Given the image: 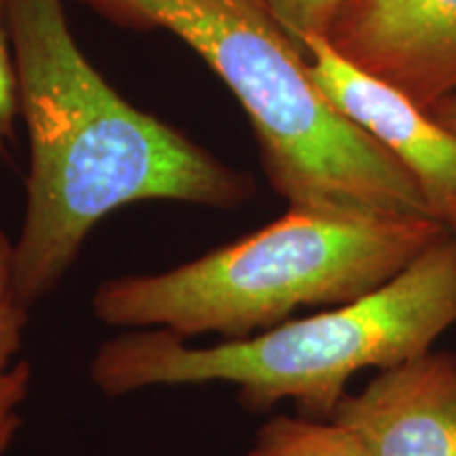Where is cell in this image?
I'll return each mask as SVG.
<instances>
[{"mask_svg":"<svg viewBox=\"0 0 456 456\" xmlns=\"http://www.w3.org/2000/svg\"><path fill=\"white\" fill-rule=\"evenodd\" d=\"M7 20L30 144L13 241L15 281L28 306L53 292L91 231L125 205L232 209L254 197L252 175L110 87L74 41L64 0H7Z\"/></svg>","mask_w":456,"mask_h":456,"instance_id":"obj_1","label":"cell"},{"mask_svg":"<svg viewBox=\"0 0 456 456\" xmlns=\"http://www.w3.org/2000/svg\"><path fill=\"white\" fill-rule=\"evenodd\" d=\"M454 323L456 235L448 232L374 292L249 338L195 346L165 330H127L95 349L89 379L108 397L222 383L249 412L289 399L300 416L328 420L353 376L423 355Z\"/></svg>","mask_w":456,"mask_h":456,"instance_id":"obj_2","label":"cell"},{"mask_svg":"<svg viewBox=\"0 0 456 456\" xmlns=\"http://www.w3.org/2000/svg\"><path fill=\"white\" fill-rule=\"evenodd\" d=\"M83 3L127 26L167 30L195 51L248 114L266 178L288 208L433 218L412 175L323 94L260 0Z\"/></svg>","mask_w":456,"mask_h":456,"instance_id":"obj_3","label":"cell"},{"mask_svg":"<svg viewBox=\"0 0 456 456\" xmlns=\"http://www.w3.org/2000/svg\"><path fill=\"white\" fill-rule=\"evenodd\" d=\"M446 235L433 218L288 208L271 224L174 269L108 279L91 311L110 328L241 340L298 309H330L374 292Z\"/></svg>","mask_w":456,"mask_h":456,"instance_id":"obj_4","label":"cell"},{"mask_svg":"<svg viewBox=\"0 0 456 456\" xmlns=\"http://www.w3.org/2000/svg\"><path fill=\"white\" fill-rule=\"evenodd\" d=\"M311 77L353 123L412 175L433 218L456 235V134L406 94L351 64L326 37L300 45Z\"/></svg>","mask_w":456,"mask_h":456,"instance_id":"obj_5","label":"cell"},{"mask_svg":"<svg viewBox=\"0 0 456 456\" xmlns=\"http://www.w3.org/2000/svg\"><path fill=\"white\" fill-rule=\"evenodd\" d=\"M326 38L423 110L456 95V0H346Z\"/></svg>","mask_w":456,"mask_h":456,"instance_id":"obj_6","label":"cell"},{"mask_svg":"<svg viewBox=\"0 0 456 456\" xmlns=\"http://www.w3.org/2000/svg\"><path fill=\"white\" fill-rule=\"evenodd\" d=\"M330 419L357 433L374 456H456V355L427 351L379 370Z\"/></svg>","mask_w":456,"mask_h":456,"instance_id":"obj_7","label":"cell"},{"mask_svg":"<svg viewBox=\"0 0 456 456\" xmlns=\"http://www.w3.org/2000/svg\"><path fill=\"white\" fill-rule=\"evenodd\" d=\"M28 313L30 306L15 281L13 241L0 228V456L24 427V403L32 389V363L24 357Z\"/></svg>","mask_w":456,"mask_h":456,"instance_id":"obj_8","label":"cell"},{"mask_svg":"<svg viewBox=\"0 0 456 456\" xmlns=\"http://www.w3.org/2000/svg\"><path fill=\"white\" fill-rule=\"evenodd\" d=\"M241 456H374L366 442L336 420L277 414L256 431Z\"/></svg>","mask_w":456,"mask_h":456,"instance_id":"obj_9","label":"cell"},{"mask_svg":"<svg viewBox=\"0 0 456 456\" xmlns=\"http://www.w3.org/2000/svg\"><path fill=\"white\" fill-rule=\"evenodd\" d=\"M279 28L300 45L309 37H328L346 0H260Z\"/></svg>","mask_w":456,"mask_h":456,"instance_id":"obj_10","label":"cell"},{"mask_svg":"<svg viewBox=\"0 0 456 456\" xmlns=\"http://www.w3.org/2000/svg\"><path fill=\"white\" fill-rule=\"evenodd\" d=\"M21 117L20 74L13 41H11L7 0H0V157L7 152L9 142L15 135V123Z\"/></svg>","mask_w":456,"mask_h":456,"instance_id":"obj_11","label":"cell"},{"mask_svg":"<svg viewBox=\"0 0 456 456\" xmlns=\"http://www.w3.org/2000/svg\"><path fill=\"white\" fill-rule=\"evenodd\" d=\"M427 112H429L437 123L456 134V95H450V98L440 100L437 104H433Z\"/></svg>","mask_w":456,"mask_h":456,"instance_id":"obj_12","label":"cell"}]
</instances>
